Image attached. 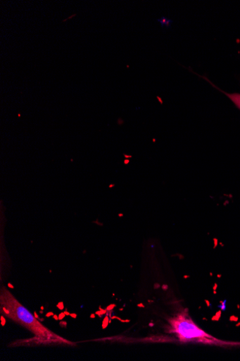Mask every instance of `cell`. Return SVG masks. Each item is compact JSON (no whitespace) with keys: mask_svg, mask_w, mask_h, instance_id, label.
<instances>
[{"mask_svg":"<svg viewBox=\"0 0 240 361\" xmlns=\"http://www.w3.org/2000/svg\"><path fill=\"white\" fill-rule=\"evenodd\" d=\"M0 305L4 315L25 327L39 341L46 343L70 344V342L53 334L23 307L6 288H1Z\"/></svg>","mask_w":240,"mask_h":361,"instance_id":"1","label":"cell"},{"mask_svg":"<svg viewBox=\"0 0 240 361\" xmlns=\"http://www.w3.org/2000/svg\"><path fill=\"white\" fill-rule=\"evenodd\" d=\"M174 332L177 334L182 341H208L215 340L211 336L200 329L191 319L179 316L171 320Z\"/></svg>","mask_w":240,"mask_h":361,"instance_id":"2","label":"cell"},{"mask_svg":"<svg viewBox=\"0 0 240 361\" xmlns=\"http://www.w3.org/2000/svg\"><path fill=\"white\" fill-rule=\"evenodd\" d=\"M204 80L208 81L211 85H213L214 87H215L217 90L220 91L222 93H223L225 96H227L229 99L233 103V104L240 111V93L238 92H233L229 93L225 91H223L218 87L214 85L211 81H210L207 78H203Z\"/></svg>","mask_w":240,"mask_h":361,"instance_id":"3","label":"cell"}]
</instances>
